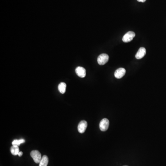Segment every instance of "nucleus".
<instances>
[{"label":"nucleus","mask_w":166,"mask_h":166,"mask_svg":"<svg viewBox=\"0 0 166 166\" xmlns=\"http://www.w3.org/2000/svg\"><path fill=\"white\" fill-rule=\"evenodd\" d=\"M109 122L107 118L103 119L101 121L99 124V127L101 130L103 132H105L108 129L109 127Z\"/></svg>","instance_id":"nucleus-3"},{"label":"nucleus","mask_w":166,"mask_h":166,"mask_svg":"<svg viewBox=\"0 0 166 166\" xmlns=\"http://www.w3.org/2000/svg\"><path fill=\"white\" fill-rule=\"evenodd\" d=\"M75 72L77 75L80 78H85L86 76V70L83 67H77L75 69Z\"/></svg>","instance_id":"nucleus-6"},{"label":"nucleus","mask_w":166,"mask_h":166,"mask_svg":"<svg viewBox=\"0 0 166 166\" xmlns=\"http://www.w3.org/2000/svg\"><path fill=\"white\" fill-rule=\"evenodd\" d=\"M25 140L23 139H21V140H15L13 141L12 145L19 146V145H20V144L25 143Z\"/></svg>","instance_id":"nucleus-12"},{"label":"nucleus","mask_w":166,"mask_h":166,"mask_svg":"<svg viewBox=\"0 0 166 166\" xmlns=\"http://www.w3.org/2000/svg\"><path fill=\"white\" fill-rule=\"evenodd\" d=\"M49 163V158L47 156H44L42 158L41 160L39 163V166H47Z\"/></svg>","instance_id":"nucleus-9"},{"label":"nucleus","mask_w":166,"mask_h":166,"mask_svg":"<svg viewBox=\"0 0 166 166\" xmlns=\"http://www.w3.org/2000/svg\"><path fill=\"white\" fill-rule=\"evenodd\" d=\"M10 151H11V152L12 155H14V156H17V155H18V154H19V146H17V145H13V146L11 147Z\"/></svg>","instance_id":"nucleus-10"},{"label":"nucleus","mask_w":166,"mask_h":166,"mask_svg":"<svg viewBox=\"0 0 166 166\" xmlns=\"http://www.w3.org/2000/svg\"></svg>","instance_id":"nucleus-15"},{"label":"nucleus","mask_w":166,"mask_h":166,"mask_svg":"<svg viewBox=\"0 0 166 166\" xmlns=\"http://www.w3.org/2000/svg\"><path fill=\"white\" fill-rule=\"evenodd\" d=\"M126 71L123 68H119L117 69L115 73V76L116 78H121L125 75Z\"/></svg>","instance_id":"nucleus-7"},{"label":"nucleus","mask_w":166,"mask_h":166,"mask_svg":"<svg viewBox=\"0 0 166 166\" xmlns=\"http://www.w3.org/2000/svg\"><path fill=\"white\" fill-rule=\"evenodd\" d=\"M137 1L139 2H144L146 0H137Z\"/></svg>","instance_id":"nucleus-14"},{"label":"nucleus","mask_w":166,"mask_h":166,"mask_svg":"<svg viewBox=\"0 0 166 166\" xmlns=\"http://www.w3.org/2000/svg\"><path fill=\"white\" fill-rule=\"evenodd\" d=\"M87 127V123L85 120H82L78 124V130L80 133H85Z\"/></svg>","instance_id":"nucleus-5"},{"label":"nucleus","mask_w":166,"mask_h":166,"mask_svg":"<svg viewBox=\"0 0 166 166\" xmlns=\"http://www.w3.org/2000/svg\"><path fill=\"white\" fill-rule=\"evenodd\" d=\"M23 154V153L22 152L19 151V154H18V156H19V157H20V156H22Z\"/></svg>","instance_id":"nucleus-13"},{"label":"nucleus","mask_w":166,"mask_h":166,"mask_svg":"<svg viewBox=\"0 0 166 166\" xmlns=\"http://www.w3.org/2000/svg\"><path fill=\"white\" fill-rule=\"evenodd\" d=\"M31 156L33 158L35 163H39L42 159V156L38 151H33L31 152Z\"/></svg>","instance_id":"nucleus-1"},{"label":"nucleus","mask_w":166,"mask_h":166,"mask_svg":"<svg viewBox=\"0 0 166 166\" xmlns=\"http://www.w3.org/2000/svg\"><path fill=\"white\" fill-rule=\"evenodd\" d=\"M135 37V33L133 31H129L123 37V41L125 42H130L132 41Z\"/></svg>","instance_id":"nucleus-4"},{"label":"nucleus","mask_w":166,"mask_h":166,"mask_svg":"<svg viewBox=\"0 0 166 166\" xmlns=\"http://www.w3.org/2000/svg\"><path fill=\"white\" fill-rule=\"evenodd\" d=\"M66 87L67 85L66 83L64 82L60 83V84L58 85V90L61 94L65 93L66 92Z\"/></svg>","instance_id":"nucleus-11"},{"label":"nucleus","mask_w":166,"mask_h":166,"mask_svg":"<svg viewBox=\"0 0 166 166\" xmlns=\"http://www.w3.org/2000/svg\"><path fill=\"white\" fill-rule=\"evenodd\" d=\"M146 53V50L145 48L144 47H141L135 56L136 59H141L145 56Z\"/></svg>","instance_id":"nucleus-8"},{"label":"nucleus","mask_w":166,"mask_h":166,"mask_svg":"<svg viewBox=\"0 0 166 166\" xmlns=\"http://www.w3.org/2000/svg\"><path fill=\"white\" fill-rule=\"evenodd\" d=\"M109 60V56L106 53H102L97 58V62L100 65H103Z\"/></svg>","instance_id":"nucleus-2"}]
</instances>
